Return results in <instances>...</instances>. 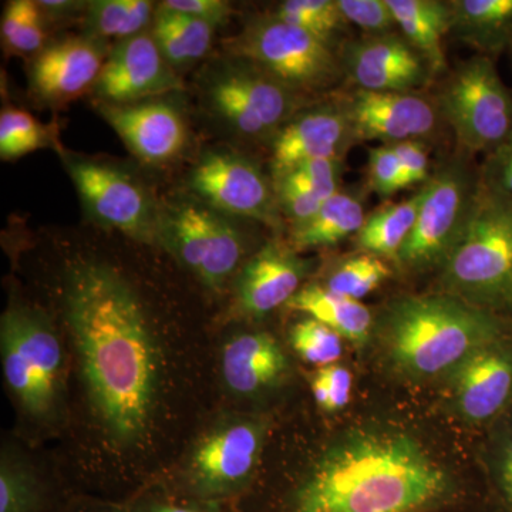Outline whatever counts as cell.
Returning a JSON list of instances; mask_svg holds the SVG:
<instances>
[{"label": "cell", "mask_w": 512, "mask_h": 512, "mask_svg": "<svg viewBox=\"0 0 512 512\" xmlns=\"http://www.w3.org/2000/svg\"><path fill=\"white\" fill-rule=\"evenodd\" d=\"M64 306L97 420L111 440L136 443L160 387V352L143 303L120 272L87 261L67 274Z\"/></svg>", "instance_id": "cell-1"}, {"label": "cell", "mask_w": 512, "mask_h": 512, "mask_svg": "<svg viewBox=\"0 0 512 512\" xmlns=\"http://www.w3.org/2000/svg\"><path fill=\"white\" fill-rule=\"evenodd\" d=\"M470 490L407 431H343L271 512H460Z\"/></svg>", "instance_id": "cell-2"}, {"label": "cell", "mask_w": 512, "mask_h": 512, "mask_svg": "<svg viewBox=\"0 0 512 512\" xmlns=\"http://www.w3.org/2000/svg\"><path fill=\"white\" fill-rule=\"evenodd\" d=\"M511 335L512 318L444 292L396 299L382 323L387 355L413 379L448 376L473 353Z\"/></svg>", "instance_id": "cell-3"}, {"label": "cell", "mask_w": 512, "mask_h": 512, "mask_svg": "<svg viewBox=\"0 0 512 512\" xmlns=\"http://www.w3.org/2000/svg\"><path fill=\"white\" fill-rule=\"evenodd\" d=\"M444 293L512 318V204L480 181L463 234L444 262Z\"/></svg>", "instance_id": "cell-4"}, {"label": "cell", "mask_w": 512, "mask_h": 512, "mask_svg": "<svg viewBox=\"0 0 512 512\" xmlns=\"http://www.w3.org/2000/svg\"><path fill=\"white\" fill-rule=\"evenodd\" d=\"M0 352L9 392L37 420L53 417L62 394L64 353L55 328L37 309L10 305L0 320Z\"/></svg>", "instance_id": "cell-5"}, {"label": "cell", "mask_w": 512, "mask_h": 512, "mask_svg": "<svg viewBox=\"0 0 512 512\" xmlns=\"http://www.w3.org/2000/svg\"><path fill=\"white\" fill-rule=\"evenodd\" d=\"M437 106L464 156H487L512 134V93L493 57L476 55L458 64L444 83Z\"/></svg>", "instance_id": "cell-6"}, {"label": "cell", "mask_w": 512, "mask_h": 512, "mask_svg": "<svg viewBox=\"0 0 512 512\" xmlns=\"http://www.w3.org/2000/svg\"><path fill=\"white\" fill-rule=\"evenodd\" d=\"M229 50L301 96L328 90L345 76L333 47L274 16L252 22Z\"/></svg>", "instance_id": "cell-7"}, {"label": "cell", "mask_w": 512, "mask_h": 512, "mask_svg": "<svg viewBox=\"0 0 512 512\" xmlns=\"http://www.w3.org/2000/svg\"><path fill=\"white\" fill-rule=\"evenodd\" d=\"M266 423L234 419L208 431L192 450L181 493L195 503L220 505L242 497L254 481Z\"/></svg>", "instance_id": "cell-8"}, {"label": "cell", "mask_w": 512, "mask_h": 512, "mask_svg": "<svg viewBox=\"0 0 512 512\" xmlns=\"http://www.w3.org/2000/svg\"><path fill=\"white\" fill-rule=\"evenodd\" d=\"M468 158L461 154L431 175L416 225L396 259L403 269L443 266L463 234L480 188V170L476 173Z\"/></svg>", "instance_id": "cell-9"}, {"label": "cell", "mask_w": 512, "mask_h": 512, "mask_svg": "<svg viewBox=\"0 0 512 512\" xmlns=\"http://www.w3.org/2000/svg\"><path fill=\"white\" fill-rule=\"evenodd\" d=\"M157 242L210 289L225 285L245 251L237 225L202 201H178L160 211Z\"/></svg>", "instance_id": "cell-10"}, {"label": "cell", "mask_w": 512, "mask_h": 512, "mask_svg": "<svg viewBox=\"0 0 512 512\" xmlns=\"http://www.w3.org/2000/svg\"><path fill=\"white\" fill-rule=\"evenodd\" d=\"M211 109L235 133L252 140H274L299 113L301 94L254 64H227L207 87Z\"/></svg>", "instance_id": "cell-11"}, {"label": "cell", "mask_w": 512, "mask_h": 512, "mask_svg": "<svg viewBox=\"0 0 512 512\" xmlns=\"http://www.w3.org/2000/svg\"><path fill=\"white\" fill-rule=\"evenodd\" d=\"M66 167L94 220L137 241H157L160 211L133 175L86 158H67Z\"/></svg>", "instance_id": "cell-12"}, {"label": "cell", "mask_w": 512, "mask_h": 512, "mask_svg": "<svg viewBox=\"0 0 512 512\" xmlns=\"http://www.w3.org/2000/svg\"><path fill=\"white\" fill-rule=\"evenodd\" d=\"M192 190L214 210L251 218L278 227L275 185L259 165L228 151H210L198 161L190 177Z\"/></svg>", "instance_id": "cell-13"}, {"label": "cell", "mask_w": 512, "mask_h": 512, "mask_svg": "<svg viewBox=\"0 0 512 512\" xmlns=\"http://www.w3.org/2000/svg\"><path fill=\"white\" fill-rule=\"evenodd\" d=\"M448 380L458 419L468 426H494L512 409V335L473 353Z\"/></svg>", "instance_id": "cell-14"}, {"label": "cell", "mask_w": 512, "mask_h": 512, "mask_svg": "<svg viewBox=\"0 0 512 512\" xmlns=\"http://www.w3.org/2000/svg\"><path fill=\"white\" fill-rule=\"evenodd\" d=\"M355 143H403L430 137L441 117L439 106L417 92H367L355 89L340 99Z\"/></svg>", "instance_id": "cell-15"}, {"label": "cell", "mask_w": 512, "mask_h": 512, "mask_svg": "<svg viewBox=\"0 0 512 512\" xmlns=\"http://www.w3.org/2000/svg\"><path fill=\"white\" fill-rule=\"evenodd\" d=\"M181 89L183 82L164 59L153 35L140 33L111 49L93 92L103 104L126 106Z\"/></svg>", "instance_id": "cell-16"}, {"label": "cell", "mask_w": 512, "mask_h": 512, "mask_svg": "<svg viewBox=\"0 0 512 512\" xmlns=\"http://www.w3.org/2000/svg\"><path fill=\"white\" fill-rule=\"evenodd\" d=\"M340 60L350 82L367 92H417L434 76L426 59L399 32L346 43Z\"/></svg>", "instance_id": "cell-17"}, {"label": "cell", "mask_w": 512, "mask_h": 512, "mask_svg": "<svg viewBox=\"0 0 512 512\" xmlns=\"http://www.w3.org/2000/svg\"><path fill=\"white\" fill-rule=\"evenodd\" d=\"M355 143L352 127L340 101L299 111L272 140V174L320 158H343Z\"/></svg>", "instance_id": "cell-18"}, {"label": "cell", "mask_w": 512, "mask_h": 512, "mask_svg": "<svg viewBox=\"0 0 512 512\" xmlns=\"http://www.w3.org/2000/svg\"><path fill=\"white\" fill-rule=\"evenodd\" d=\"M103 119L114 128L131 153L151 165L174 160L187 144V126L180 111L164 101L114 106L99 104Z\"/></svg>", "instance_id": "cell-19"}, {"label": "cell", "mask_w": 512, "mask_h": 512, "mask_svg": "<svg viewBox=\"0 0 512 512\" xmlns=\"http://www.w3.org/2000/svg\"><path fill=\"white\" fill-rule=\"evenodd\" d=\"M313 262L296 254L295 249L269 242L256 252L238 276L237 296L242 311L261 318L282 305H288L303 288Z\"/></svg>", "instance_id": "cell-20"}, {"label": "cell", "mask_w": 512, "mask_h": 512, "mask_svg": "<svg viewBox=\"0 0 512 512\" xmlns=\"http://www.w3.org/2000/svg\"><path fill=\"white\" fill-rule=\"evenodd\" d=\"M106 59L103 47L92 37L62 40L36 57L30 84L40 99L64 103L93 89Z\"/></svg>", "instance_id": "cell-21"}, {"label": "cell", "mask_w": 512, "mask_h": 512, "mask_svg": "<svg viewBox=\"0 0 512 512\" xmlns=\"http://www.w3.org/2000/svg\"><path fill=\"white\" fill-rule=\"evenodd\" d=\"M221 369L229 392L244 399L278 389L291 372L284 349L266 332L239 333L229 339L222 350Z\"/></svg>", "instance_id": "cell-22"}, {"label": "cell", "mask_w": 512, "mask_h": 512, "mask_svg": "<svg viewBox=\"0 0 512 512\" xmlns=\"http://www.w3.org/2000/svg\"><path fill=\"white\" fill-rule=\"evenodd\" d=\"M451 29L478 55L497 56L512 47V0H453Z\"/></svg>", "instance_id": "cell-23"}, {"label": "cell", "mask_w": 512, "mask_h": 512, "mask_svg": "<svg viewBox=\"0 0 512 512\" xmlns=\"http://www.w3.org/2000/svg\"><path fill=\"white\" fill-rule=\"evenodd\" d=\"M397 29L429 63L434 76L447 67L444 36L451 29L450 2L387 0Z\"/></svg>", "instance_id": "cell-24"}, {"label": "cell", "mask_w": 512, "mask_h": 512, "mask_svg": "<svg viewBox=\"0 0 512 512\" xmlns=\"http://www.w3.org/2000/svg\"><path fill=\"white\" fill-rule=\"evenodd\" d=\"M286 308L318 320L356 346L365 345L373 328V315L367 306L319 284L303 286Z\"/></svg>", "instance_id": "cell-25"}, {"label": "cell", "mask_w": 512, "mask_h": 512, "mask_svg": "<svg viewBox=\"0 0 512 512\" xmlns=\"http://www.w3.org/2000/svg\"><path fill=\"white\" fill-rule=\"evenodd\" d=\"M366 217L365 205L359 195L339 191L323 202L311 220L292 227V248L309 251L335 247L346 238L355 237Z\"/></svg>", "instance_id": "cell-26"}, {"label": "cell", "mask_w": 512, "mask_h": 512, "mask_svg": "<svg viewBox=\"0 0 512 512\" xmlns=\"http://www.w3.org/2000/svg\"><path fill=\"white\" fill-rule=\"evenodd\" d=\"M424 195L426 184L421 185L420 190L407 200L390 202L367 215L365 224L355 235L357 249L396 261L416 225Z\"/></svg>", "instance_id": "cell-27"}, {"label": "cell", "mask_w": 512, "mask_h": 512, "mask_svg": "<svg viewBox=\"0 0 512 512\" xmlns=\"http://www.w3.org/2000/svg\"><path fill=\"white\" fill-rule=\"evenodd\" d=\"M215 26L164 8L157 9L153 37L171 67L187 66L207 55Z\"/></svg>", "instance_id": "cell-28"}, {"label": "cell", "mask_w": 512, "mask_h": 512, "mask_svg": "<svg viewBox=\"0 0 512 512\" xmlns=\"http://www.w3.org/2000/svg\"><path fill=\"white\" fill-rule=\"evenodd\" d=\"M50 510H57L56 498L35 468L3 451L0 464V512Z\"/></svg>", "instance_id": "cell-29"}, {"label": "cell", "mask_w": 512, "mask_h": 512, "mask_svg": "<svg viewBox=\"0 0 512 512\" xmlns=\"http://www.w3.org/2000/svg\"><path fill=\"white\" fill-rule=\"evenodd\" d=\"M485 447V510L512 512V409L490 427Z\"/></svg>", "instance_id": "cell-30"}, {"label": "cell", "mask_w": 512, "mask_h": 512, "mask_svg": "<svg viewBox=\"0 0 512 512\" xmlns=\"http://www.w3.org/2000/svg\"><path fill=\"white\" fill-rule=\"evenodd\" d=\"M151 12L148 0H94L87 3V29L93 36L128 39L146 28Z\"/></svg>", "instance_id": "cell-31"}, {"label": "cell", "mask_w": 512, "mask_h": 512, "mask_svg": "<svg viewBox=\"0 0 512 512\" xmlns=\"http://www.w3.org/2000/svg\"><path fill=\"white\" fill-rule=\"evenodd\" d=\"M272 16L306 30L333 49L336 40L349 25L338 0H286L276 6Z\"/></svg>", "instance_id": "cell-32"}, {"label": "cell", "mask_w": 512, "mask_h": 512, "mask_svg": "<svg viewBox=\"0 0 512 512\" xmlns=\"http://www.w3.org/2000/svg\"><path fill=\"white\" fill-rule=\"evenodd\" d=\"M390 275V266L383 258L359 252L333 266L323 286L346 298L360 301L369 293L375 292Z\"/></svg>", "instance_id": "cell-33"}, {"label": "cell", "mask_w": 512, "mask_h": 512, "mask_svg": "<svg viewBox=\"0 0 512 512\" xmlns=\"http://www.w3.org/2000/svg\"><path fill=\"white\" fill-rule=\"evenodd\" d=\"M292 349L303 362L320 367L335 365L342 357V336L316 319L296 322L289 333Z\"/></svg>", "instance_id": "cell-34"}, {"label": "cell", "mask_w": 512, "mask_h": 512, "mask_svg": "<svg viewBox=\"0 0 512 512\" xmlns=\"http://www.w3.org/2000/svg\"><path fill=\"white\" fill-rule=\"evenodd\" d=\"M50 143L49 131L22 110H3L0 116V156L13 160Z\"/></svg>", "instance_id": "cell-35"}, {"label": "cell", "mask_w": 512, "mask_h": 512, "mask_svg": "<svg viewBox=\"0 0 512 512\" xmlns=\"http://www.w3.org/2000/svg\"><path fill=\"white\" fill-rule=\"evenodd\" d=\"M338 5L348 23L362 29L366 36L396 32V20L387 0H338Z\"/></svg>", "instance_id": "cell-36"}, {"label": "cell", "mask_w": 512, "mask_h": 512, "mask_svg": "<svg viewBox=\"0 0 512 512\" xmlns=\"http://www.w3.org/2000/svg\"><path fill=\"white\" fill-rule=\"evenodd\" d=\"M367 180L380 198H390L404 190L402 168L393 146L382 144L370 148L367 161Z\"/></svg>", "instance_id": "cell-37"}, {"label": "cell", "mask_w": 512, "mask_h": 512, "mask_svg": "<svg viewBox=\"0 0 512 512\" xmlns=\"http://www.w3.org/2000/svg\"><path fill=\"white\" fill-rule=\"evenodd\" d=\"M342 173L343 158H320L296 165L285 174L292 175L296 180L309 185L323 201H326L340 191Z\"/></svg>", "instance_id": "cell-38"}, {"label": "cell", "mask_w": 512, "mask_h": 512, "mask_svg": "<svg viewBox=\"0 0 512 512\" xmlns=\"http://www.w3.org/2000/svg\"><path fill=\"white\" fill-rule=\"evenodd\" d=\"M480 181L485 188L512 204V134L485 156Z\"/></svg>", "instance_id": "cell-39"}, {"label": "cell", "mask_w": 512, "mask_h": 512, "mask_svg": "<svg viewBox=\"0 0 512 512\" xmlns=\"http://www.w3.org/2000/svg\"><path fill=\"white\" fill-rule=\"evenodd\" d=\"M274 185L279 211L292 222V227L311 220L325 202L312 192L303 190V188L289 183L284 178L275 180Z\"/></svg>", "instance_id": "cell-40"}, {"label": "cell", "mask_w": 512, "mask_h": 512, "mask_svg": "<svg viewBox=\"0 0 512 512\" xmlns=\"http://www.w3.org/2000/svg\"><path fill=\"white\" fill-rule=\"evenodd\" d=\"M393 148L402 168L404 190L413 185L429 183L431 178L429 151L421 140L403 141V143L393 144Z\"/></svg>", "instance_id": "cell-41"}, {"label": "cell", "mask_w": 512, "mask_h": 512, "mask_svg": "<svg viewBox=\"0 0 512 512\" xmlns=\"http://www.w3.org/2000/svg\"><path fill=\"white\" fill-rule=\"evenodd\" d=\"M130 512H220L218 505L195 503L173 495L141 494L128 501Z\"/></svg>", "instance_id": "cell-42"}, {"label": "cell", "mask_w": 512, "mask_h": 512, "mask_svg": "<svg viewBox=\"0 0 512 512\" xmlns=\"http://www.w3.org/2000/svg\"><path fill=\"white\" fill-rule=\"evenodd\" d=\"M161 5L191 18L204 20L215 28L227 22L231 15V5L224 0H167Z\"/></svg>", "instance_id": "cell-43"}, {"label": "cell", "mask_w": 512, "mask_h": 512, "mask_svg": "<svg viewBox=\"0 0 512 512\" xmlns=\"http://www.w3.org/2000/svg\"><path fill=\"white\" fill-rule=\"evenodd\" d=\"M320 372L329 384L330 403L328 413L340 412L348 406L352 394V373L346 367L329 365L320 367Z\"/></svg>", "instance_id": "cell-44"}, {"label": "cell", "mask_w": 512, "mask_h": 512, "mask_svg": "<svg viewBox=\"0 0 512 512\" xmlns=\"http://www.w3.org/2000/svg\"><path fill=\"white\" fill-rule=\"evenodd\" d=\"M42 10L39 2H36L35 8L30 12L29 18L23 26L22 32L19 33L18 39L15 40L10 49L18 53H35L42 49L46 40Z\"/></svg>", "instance_id": "cell-45"}, {"label": "cell", "mask_w": 512, "mask_h": 512, "mask_svg": "<svg viewBox=\"0 0 512 512\" xmlns=\"http://www.w3.org/2000/svg\"><path fill=\"white\" fill-rule=\"evenodd\" d=\"M35 5L36 2H32V0H13L6 6L0 32H2L3 42L6 43L9 49L18 39L19 33L22 32L23 26H25L26 20H28Z\"/></svg>", "instance_id": "cell-46"}, {"label": "cell", "mask_w": 512, "mask_h": 512, "mask_svg": "<svg viewBox=\"0 0 512 512\" xmlns=\"http://www.w3.org/2000/svg\"><path fill=\"white\" fill-rule=\"evenodd\" d=\"M64 512H130L127 503H100V501H80L64 508Z\"/></svg>", "instance_id": "cell-47"}, {"label": "cell", "mask_w": 512, "mask_h": 512, "mask_svg": "<svg viewBox=\"0 0 512 512\" xmlns=\"http://www.w3.org/2000/svg\"><path fill=\"white\" fill-rule=\"evenodd\" d=\"M311 387L316 404H318L320 409L328 412L330 403L329 384L326 382L325 376L322 375L320 370L312 377Z\"/></svg>", "instance_id": "cell-48"}, {"label": "cell", "mask_w": 512, "mask_h": 512, "mask_svg": "<svg viewBox=\"0 0 512 512\" xmlns=\"http://www.w3.org/2000/svg\"><path fill=\"white\" fill-rule=\"evenodd\" d=\"M40 8L43 10H49V12L55 13H66L70 12V10L79 9L80 5H84V3L77 2H39Z\"/></svg>", "instance_id": "cell-49"}, {"label": "cell", "mask_w": 512, "mask_h": 512, "mask_svg": "<svg viewBox=\"0 0 512 512\" xmlns=\"http://www.w3.org/2000/svg\"><path fill=\"white\" fill-rule=\"evenodd\" d=\"M510 55H511V60H512V47L510 49Z\"/></svg>", "instance_id": "cell-50"}]
</instances>
